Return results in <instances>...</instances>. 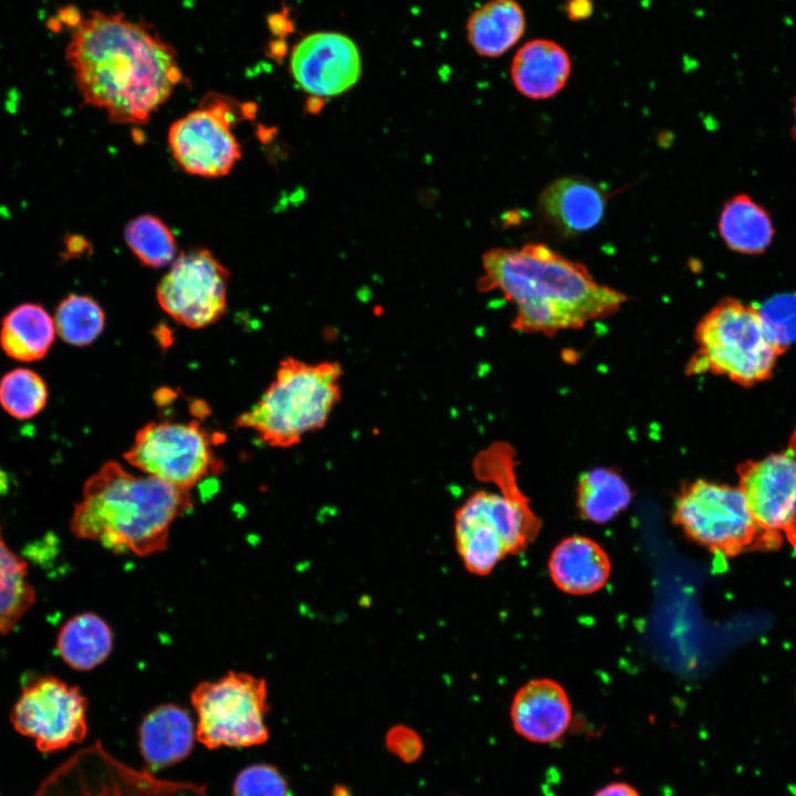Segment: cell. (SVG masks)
Returning <instances> with one entry per match:
<instances>
[{"label":"cell","instance_id":"cell-1","mask_svg":"<svg viewBox=\"0 0 796 796\" xmlns=\"http://www.w3.org/2000/svg\"><path fill=\"white\" fill-rule=\"evenodd\" d=\"M65 59L83 102L116 124L147 123L184 81L174 48L122 13L92 11L82 19Z\"/></svg>","mask_w":796,"mask_h":796},{"label":"cell","instance_id":"cell-2","mask_svg":"<svg viewBox=\"0 0 796 796\" xmlns=\"http://www.w3.org/2000/svg\"><path fill=\"white\" fill-rule=\"evenodd\" d=\"M480 292H500L515 307L513 329L554 335L617 313L627 296L595 281L587 268L543 243L496 248L482 258Z\"/></svg>","mask_w":796,"mask_h":796},{"label":"cell","instance_id":"cell-3","mask_svg":"<svg viewBox=\"0 0 796 796\" xmlns=\"http://www.w3.org/2000/svg\"><path fill=\"white\" fill-rule=\"evenodd\" d=\"M189 491L108 461L91 475L71 517V531L114 553L165 551L176 519L192 510Z\"/></svg>","mask_w":796,"mask_h":796},{"label":"cell","instance_id":"cell-4","mask_svg":"<svg viewBox=\"0 0 796 796\" xmlns=\"http://www.w3.org/2000/svg\"><path fill=\"white\" fill-rule=\"evenodd\" d=\"M343 367L337 362L283 359L274 380L235 426L253 430L273 448H292L326 426L342 398Z\"/></svg>","mask_w":796,"mask_h":796},{"label":"cell","instance_id":"cell-5","mask_svg":"<svg viewBox=\"0 0 796 796\" xmlns=\"http://www.w3.org/2000/svg\"><path fill=\"white\" fill-rule=\"evenodd\" d=\"M540 530L521 490H479L454 515L457 552L465 569L479 576L490 574L505 556L522 553Z\"/></svg>","mask_w":796,"mask_h":796},{"label":"cell","instance_id":"cell-6","mask_svg":"<svg viewBox=\"0 0 796 796\" xmlns=\"http://www.w3.org/2000/svg\"><path fill=\"white\" fill-rule=\"evenodd\" d=\"M696 350L687 373L723 375L743 386L769 377L778 356L767 339L757 310L736 300L718 303L698 324Z\"/></svg>","mask_w":796,"mask_h":796},{"label":"cell","instance_id":"cell-7","mask_svg":"<svg viewBox=\"0 0 796 796\" xmlns=\"http://www.w3.org/2000/svg\"><path fill=\"white\" fill-rule=\"evenodd\" d=\"M190 701L198 718L196 740L209 750L250 747L269 740L264 679L229 671L218 680L200 682Z\"/></svg>","mask_w":796,"mask_h":796},{"label":"cell","instance_id":"cell-8","mask_svg":"<svg viewBox=\"0 0 796 796\" xmlns=\"http://www.w3.org/2000/svg\"><path fill=\"white\" fill-rule=\"evenodd\" d=\"M673 522L689 538L719 556L733 557L747 548H777L757 526L739 486L691 482L674 502Z\"/></svg>","mask_w":796,"mask_h":796},{"label":"cell","instance_id":"cell-9","mask_svg":"<svg viewBox=\"0 0 796 796\" xmlns=\"http://www.w3.org/2000/svg\"><path fill=\"white\" fill-rule=\"evenodd\" d=\"M33 796H209L203 785L158 778L132 767L101 742L86 746L54 768Z\"/></svg>","mask_w":796,"mask_h":796},{"label":"cell","instance_id":"cell-10","mask_svg":"<svg viewBox=\"0 0 796 796\" xmlns=\"http://www.w3.org/2000/svg\"><path fill=\"white\" fill-rule=\"evenodd\" d=\"M212 444L197 421H150L136 433L124 459L147 475L189 491L220 471Z\"/></svg>","mask_w":796,"mask_h":796},{"label":"cell","instance_id":"cell-11","mask_svg":"<svg viewBox=\"0 0 796 796\" xmlns=\"http://www.w3.org/2000/svg\"><path fill=\"white\" fill-rule=\"evenodd\" d=\"M238 115L232 98L214 93L205 96L198 108L169 127L168 146L177 164L200 177L229 174L241 157L232 130Z\"/></svg>","mask_w":796,"mask_h":796},{"label":"cell","instance_id":"cell-12","mask_svg":"<svg viewBox=\"0 0 796 796\" xmlns=\"http://www.w3.org/2000/svg\"><path fill=\"white\" fill-rule=\"evenodd\" d=\"M87 700L80 688L45 675L25 685L10 712L14 730L42 753L81 743L87 734Z\"/></svg>","mask_w":796,"mask_h":796},{"label":"cell","instance_id":"cell-13","mask_svg":"<svg viewBox=\"0 0 796 796\" xmlns=\"http://www.w3.org/2000/svg\"><path fill=\"white\" fill-rule=\"evenodd\" d=\"M229 271L206 249L181 253L157 287L160 307L176 322L201 328L227 310Z\"/></svg>","mask_w":796,"mask_h":796},{"label":"cell","instance_id":"cell-14","mask_svg":"<svg viewBox=\"0 0 796 796\" xmlns=\"http://www.w3.org/2000/svg\"><path fill=\"white\" fill-rule=\"evenodd\" d=\"M739 488L757 526L778 548L796 549V455L787 449L737 468Z\"/></svg>","mask_w":796,"mask_h":796},{"label":"cell","instance_id":"cell-15","mask_svg":"<svg viewBox=\"0 0 796 796\" xmlns=\"http://www.w3.org/2000/svg\"><path fill=\"white\" fill-rule=\"evenodd\" d=\"M362 55L346 34L320 31L305 35L292 49L290 72L297 85L312 97L344 94L362 76Z\"/></svg>","mask_w":796,"mask_h":796},{"label":"cell","instance_id":"cell-16","mask_svg":"<svg viewBox=\"0 0 796 796\" xmlns=\"http://www.w3.org/2000/svg\"><path fill=\"white\" fill-rule=\"evenodd\" d=\"M543 219L564 237L594 229L603 219L606 193L584 177L568 176L552 181L538 198Z\"/></svg>","mask_w":796,"mask_h":796},{"label":"cell","instance_id":"cell-17","mask_svg":"<svg viewBox=\"0 0 796 796\" xmlns=\"http://www.w3.org/2000/svg\"><path fill=\"white\" fill-rule=\"evenodd\" d=\"M514 730L535 743H552L568 729L572 705L564 688L551 679L532 680L514 695L511 705Z\"/></svg>","mask_w":796,"mask_h":796},{"label":"cell","instance_id":"cell-18","mask_svg":"<svg viewBox=\"0 0 796 796\" xmlns=\"http://www.w3.org/2000/svg\"><path fill=\"white\" fill-rule=\"evenodd\" d=\"M572 73V59L558 42L536 38L515 52L511 78L516 91L532 100H547L558 94Z\"/></svg>","mask_w":796,"mask_h":796},{"label":"cell","instance_id":"cell-19","mask_svg":"<svg viewBox=\"0 0 796 796\" xmlns=\"http://www.w3.org/2000/svg\"><path fill=\"white\" fill-rule=\"evenodd\" d=\"M196 725L185 709L161 704L143 719L138 745L147 771L155 773L186 758L192 751Z\"/></svg>","mask_w":796,"mask_h":796},{"label":"cell","instance_id":"cell-20","mask_svg":"<svg viewBox=\"0 0 796 796\" xmlns=\"http://www.w3.org/2000/svg\"><path fill=\"white\" fill-rule=\"evenodd\" d=\"M610 561L604 548L585 536L563 540L552 552L548 570L554 584L572 595L598 591L610 575Z\"/></svg>","mask_w":796,"mask_h":796},{"label":"cell","instance_id":"cell-21","mask_svg":"<svg viewBox=\"0 0 796 796\" xmlns=\"http://www.w3.org/2000/svg\"><path fill=\"white\" fill-rule=\"evenodd\" d=\"M525 30L526 15L516 0H490L474 10L467 22L470 45L485 57L506 53Z\"/></svg>","mask_w":796,"mask_h":796},{"label":"cell","instance_id":"cell-22","mask_svg":"<svg viewBox=\"0 0 796 796\" xmlns=\"http://www.w3.org/2000/svg\"><path fill=\"white\" fill-rule=\"evenodd\" d=\"M55 334L54 320L42 305L22 303L3 317L0 347L14 360L35 362L48 354Z\"/></svg>","mask_w":796,"mask_h":796},{"label":"cell","instance_id":"cell-23","mask_svg":"<svg viewBox=\"0 0 796 796\" xmlns=\"http://www.w3.org/2000/svg\"><path fill=\"white\" fill-rule=\"evenodd\" d=\"M57 651L63 661L77 671H88L103 663L113 648L108 624L94 612H83L67 620L59 631Z\"/></svg>","mask_w":796,"mask_h":796},{"label":"cell","instance_id":"cell-24","mask_svg":"<svg viewBox=\"0 0 796 796\" xmlns=\"http://www.w3.org/2000/svg\"><path fill=\"white\" fill-rule=\"evenodd\" d=\"M719 232L731 250L755 254L769 245L774 231L767 212L750 197L740 195L725 203Z\"/></svg>","mask_w":796,"mask_h":796},{"label":"cell","instance_id":"cell-25","mask_svg":"<svg viewBox=\"0 0 796 796\" xmlns=\"http://www.w3.org/2000/svg\"><path fill=\"white\" fill-rule=\"evenodd\" d=\"M632 493L615 470L594 468L583 473L576 489V505L580 515L594 523H607L624 511Z\"/></svg>","mask_w":796,"mask_h":796},{"label":"cell","instance_id":"cell-26","mask_svg":"<svg viewBox=\"0 0 796 796\" xmlns=\"http://www.w3.org/2000/svg\"><path fill=\"white\" fill-rule=\"evenodd\" d=\"M34 600L28 565L7 546L0 530V635L12 631Z\"/></svg>","mask_w":796,"mask_h":796},{"label":"cell","instance_id":"cell-27","mask_svg":"<svg viewBox=\"0 0 796 796\" xmlns=\"http://www.w3.org/2000/svg\"><path fill=\"white\" fill-rule=\"evenodd\" d=\"M56 334L67 344H92L105 326V314L100 304L87 295L70 294L57 305L54 314Z\"/></svg>","mask_w":796,"mask_h":796},{"label":"cell","instance_id":"cell-28","mask_svg":"<svg viewBox=\"0 0 796 796\" xmlns=\"http://www.w3.org/2000/svg\"><path fill=\"white\" fill-rule=\"evenodd\" d=\"M125 241L134 255L150 268H164L176 260L177 245L171 230L151 214H140L125 227Z\"/></svg>","mask_w":796,"mask_h":796},{"label":"cell","instance_id":"cell-29","mask_svg":"<svg viewBox=\"0 0 796 796\" xmlns=\"http://www.w3.org/2000/svg\"><path fill=\"white\" fill-rule=\"evenodd\" d=\"M49 398L44 379L29 368H15L0 379V406L11 417L31 419L46 406Z\"/></svg>","mask_w":796,"mask_h":796},{"label":"cell","instance_id":"cell-30","mask_svg":"<svg viewBox=\"0 0 796 796\" xmlns=\"http://www.w3.org/2000/svg\"><path fill=\"white\" fill-rule=\"evenodd\" d=\"M756 310L763 331L778 355L796 342V293L777 294Z\"/></svg>","mask_w":796,"mask_h":796},{"label":"cell","instance_id":"cell-31","mask_svg":"<svg viewBox=\"0 0 796 796\" xmlns=\"http://www.w3.org/2000/svg\"><path fill=\"white\" fill-rule=\"evenodd\" d=\"M232 793L233 796H287L289 786L274 766L254 764L239 772Z\"/></svg>","mask_w":796,"mask_h":796},{"label":"cell","instance_id":"cell-32","mask_svg":"<svg viewBox=\"0 0 796 796\" xmlns=\"http://www.w3.org/2000/svg\"><path fill=\"white\" fill-rule=\"evenodd\" d=\"M386 745L389 752L404 762L416 761L423 750L419 734L405 725H395L387 732Z\"/></svg>","mask_w":796,"mask_h":796},{"label":"cell","instance_id":"cell-33","mask_svg":"<svg viewBox=\"0 0 796 796\" xmlns=\"http://www.w3.org/2000/svg\"><path fill=\"white\" fill-rule=\"evenodd\" d=\"M594 796H640L639 793L628 784L611 783L599 789Z\"/></svg>","mask_w":796,"mask_h":796},{"label":"cell","instance_id":"cell-34","mask_svg":"<svg viewBox=\"0 0 796 796\" xmlns=\"http://www.w3.org/2000/svg\"><path fill=\"white\" fill-rule=\"evenodd\" d=\"M333 796H352V794L345 786H336Z\"/></svg>","mask_w":796,"mask_h":796},{"label":"cell","instance_id":"cell-35","mask_svg":"<svg viewBox=\"0 0 796 796\" xmlns=\"http://www.w3.org/2000/svg\"><path fill=\"white\" fill-rule=\"evenodd\" d=\"M8 488V476L7 474L0 469V492L6 490Z\"/></svg>","mask_w":796,"mask_h":796},{"label":"cell","instance_id":"cell-36","mask_svg":"<svg viewBox=\"0 0 796 796\" xmlns=\"http://www.w3.org/2000/svg\"><path fill=\"white\" fill-rule=\"evenodd\" d=\"M795 119H796V103H795Z\"/></svg>","mask_w":796,"mask_h":796}]
</instances>
